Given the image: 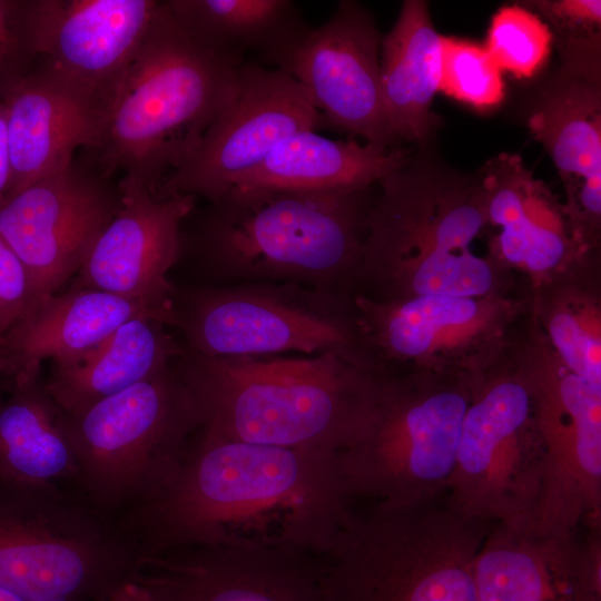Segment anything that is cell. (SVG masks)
<instances>
[{"label": "cell", "mask_w": 601, "mask_h": 601, "mask_svg": "<svg viewBox=\"0 0 601 601\" xmlns=\"http://www.w3.org/2000/svg\"><path fill=\"white\" fill-rule=\"evenodd\" d=\"M107 601H156L150 593L136 581H129L116 590Z\"/></svg>", "instance_id": "cell-37"}, {"label": "cell", "mask_w": 601, "mask_h": 601, "mask_svg": "<svg viewBox=\"0 0 601 601\" xmlns=\"http://www.w3.org/2000/svg\"><path fill=\"white\" fill-rule=\"evenodd\" d=\"M560 52L561 68L540 93L528 125L568 190L601 183L600 36L562 40Z\"/></svg>", "instance_id": "cell-24"}, {"label": "cell", "mask_w": 601, "mask_h": 601, "mask_svg": "<svg viewBox=\"0 0 601 601\" xmlns=\"http://www.w3.org/2000/svg\"><path fill=\"white\" fill-rule=\"evenodd\" d=\"M138 558L116 516L79 490L0 482V587L23 601H107Z\"/></svg>", "instance_id": "cell-8"}, {"label": "cell", "mask_w": 601, "mask_h": 601, "mask_svg": "<svg viewBox=\"0 0 601 601\" xmlns=\"http://www.w3.org/2000/svg\"><path fill=\"white\" fill-rule=\"evenodd\" d=\"M531 308L561 362L601 384V290L595 254L534 286Z\"/></svg>", "instance_id": "cell-29"}, {"label": "cell", "mask_w": 601, "mask_h": 601, "mask_svg": "<svg viewBox=\"0 0 601 601\" xmlns=\"http://www.w3.org/2000/svg\"><path fill=\"white\" fill-rule=\"evenodd\" d=\"M234 101L209 125L155 195L214 201L286 137L325 128L307 91L292 76L256 62L239 66Z\"/></svg>", "instance_id": "cell-15"}, {"label": "cell", "mask_w": 601, "mask_h": 601, "mask_svg": "<svg viewBox=\"0 0 601 601\" xmlns=\"http://www.w3.org/2000/svg\"><path fill=\"white\" fill-rule=\"evenodd\" d=\"M481 180L487 226L497 229L489 256L510 272L524 273L533 287L595 253L563 204L519 155L501 154L490 160Z\"/></svg>", "instance_id": "cell-21"}, {"label": "cell", "mask_w": 601, "mask_h": 601, "mask_svg": "<svg viewBox=\"0 0 601 601\" xmlns=\"http://www.w3.org/2000/svg\"><path fill=\"white\" fill-rule=\"evenodd\" d=\"M525 328L511 332L508 349L529 388L549 450L545 514L577 523L598 515L601 483V384L566 367L532 314Z\"/></svg>", "instance_id": "cell-13"}, {"label": "cell", "mask_w": 601, "mask_h": 601, "mask_svg": "<svg viewBox=\"0 0 601 601\" xmlns=\"http://www.w3.org/2000/svg\"><path fill=\"white\" fill-rule=\"evenodd\" d=\"M79 480L66 413L43 380L6 390L0 395V482L79 490Z\"/></svg>", "instance_id": "cell-28"}, {"label": "cell", "mask_w": 601, "mask_h": 601, "mask_svg": "<svg viewBox=\"0 0 601 601\" xmlns=\"http://www.w3.org/2000/svg\"><path fill=\"white\" fill-rule=\"evenodd\" d=\"M421 146L378 183L353 295L392 300L509 292L510 270L473 250L487 227L481 176L462 174Z\"/></svg>", "instance_id": "cell-3"}, {"label": "cell", "mask_w": 601, "mask_h": 601, "mask_svg": "<svg viewBox=\"0 0 601 601\" xmlns=\"http://www.w3.org/2000/svg\"><path fill=\"white\" fill-rule=\"evenodd\" d=\"M357 322L375 365L388 372L472 373L508 344L523 313L506 293L420 295L380 300L353 295Z\"/></svg>", "instance_id": "cell-12"}, {"label": "cell", "mask_w": 601, "mask_h": 601, "mask_svg": "<svg viewBox=\"0 0 601 601\" xmlns=\"http://www.w3.org/2000/svg\"><path fill=\"white\" fill-rule=\"evenodd\" d=\"M382 37L362 4L343 0L324 23L302 24L263 61L304 87L325 128L394 148L381 90Z\"/></svg>", "instance_id": "cell-16"}, {"label": "cell", "mask_w": 601, "mask_h": 601, "mask_svg": "<svg viewBox=\"0 0 601 601\" xmlns=\"http://www.w3.org/2000/svg\"><path fill=\"white\" fill-rule=\"evenodd\" d=\"M412 151L401 147L331 139L313 130L286 137L231 187L337 191L374 186L403 168Z\"/></svg>", "instance_id": "cell-26"}, {"label": "cell", "mask_w": 601, "mask_h": 601, "mask_svg": "<svg viewBox=\"0 0 601 601\" xmlns=\"http://www.w3.org/2000/svg\"><path fill=\"white\" fill-rule=\"evenodd\" d=\"M121 204L118 181L76 159L0 201V238L26 272L28 308L77 275Z\"/></svg>", "instance_id": "cell-14"}, {"label": "cell", "mask_w": 601, "mask_h": 601, "mask_svg": "<svg viewBox=\"0 0 601 601\" xmlns=\"http://www.w3.org/2000/svg\"><path fill=\"white\" fill-rule=\"evenodd\" d=\"M442 66L441 36L422 0H405L381 42V90L390 135L424 145L436 118L431 111Z\"/></svg>", "instance_id": "cell-27"}, {"label": "cell", "mask_w": 601, "mask_h": 601, "mask_svg": "<svg viewBox=\"0 0 601 601\" xmlns=\"http://www.w3.org/2000/svg\"><path fill=\"white\" fill-rule=\"evenodd\" d=\"M173 312L184 347L201 356L334 352L376 367L351 294L288 283L176 286Z\"/></svg>", "instance_id": "cell-10"}, {"label": "cell", "mask_w": 601, "mask_h": 601, "mask_svg": "<svg viewBox=\"0 0 601 601\" xmlns=\"http://www.w3.org/2000/svg\"><path fill=\"white\" fill-rule=\"evenodd\" d=\"M38 58L37 0H0V101Z\"/></svg>", "instance_id": "cell-33"}, {"label": "cell", "mask_w": 601, "mask_h": 601, "mask_svg": "<svg viewBox=\"0 0 601 601\" xmlns=\"http://www.w3.org/2000/svg\"><path fill=\"white\" fill-rule=\"evenodd\" d=\"M552 42L551 29L536 13L513 4L494 13L484 47L501 71L530 78L548 60Z\"/></svg>", "instance_id": "cell-31"}, {"label": "cell", "mask_w": 601, "mask_h": 601, "mask_svg": "<svg viewBox=\"0 0 601 601\" xmlns=\"http://www.w3.org/2000/svg\"><path fill=\"white\" fill-rule=\"evenodd\" d=\"M2 104L10 155L3 198L68 168L77 148H96L106 121L95 105L39 68L9 90Z\"/></svg>", "instance_id": "cell-23"}, {"label": "cell", "mask_w": 601, "mask_h": 601, "mask_svg": "<svg viewBox=\"0 0 601 601\" xmlns=\"http://www.w3.org/2000/svg\"><path fill=\"white\" fill-rule=\"evenodd\" d=\"M0 601H23L12 592L8 591L7 589L0 587Z\"/></svg>", "instance_id": "cell-38"}, {"label": "cell", "mask_w": 601, "mask_h": 601, "mask_svg": "<svg viewBox=\"0 0 601 601\" xmlns=\"http://www.w3.org/2000/svg\"><path fill=\"white\" fill-rule=\"evenodd\" d=\"M470 402L465 373H384L338 451L356 504H413L446 494Z\"/></svg>", "instance_id": "cell-7"}, {"label": "cell", "mask_w": 601, "mask_h": 601, "mask_svg": "<svg viewBox=\"0 0 601 601\" xmlns=\"http://www.w3.org/2000/svg\"><path fill=\"white\" fill-rule=\"evenodd\" d=\"M490 526L446 494L356 504L321 555L325 601H476L474 563Z\"/></svg>", "instance_id": "cell-6"}, {"label": "cell", "mask_w": 601, "mask_h": 601, "mask_svg": "<svg viewBox=\"0 0 601 601\" xmlns=\"http://www.w3.org/2000/svg\"><path fill=\"white\" fill-rule=\"evenodd\" d=\"M79 490L117 515L156 491L200 430L196 398L174 363L126 390L66 414Z\"/></svg>", "instance_id": "cell-9"}, {"label": "cell", "mask_w": 601, "mask_h": 601, "mask_svg": "<svg viewBox=\"0 0 601 601\" xmlns=\"http://www.w3.org/2000/svg\"><path fill=\"white\" fill-rule=\"evenodd\" d=\"M10 174V155L7 132V118L0 101V201L4 197Z\"/></svg>", "instance_id": "cell-36"}, {"label": "cell", "mask_w": 601, "mask_h": 601, "mask_svg": "<svg viewBox=\"0 0 601 601\" xmlns=\"http://www.w3.org/2000/svg\"><path fill=\"white\" fill-rule=\"evenodd\" d=\"M355 505L338 451L254 444L200 428L171 475L116 518L138 555L184 546L323 555Z\"/></svg>", "instance_id": "cell-1"}, {"label": "cell", "mask_w": 601, "mask_h": 601, "mask_svg": "<svg viewBox=\"0 0 601 601\" xmlns=\"http://www.w3.org/2000/svg\"><path fill=\"white\" fill-rule=\"evenodd\" d=\"M139 316L174 327L173 313L140 300L72 287L49 295L29 307L0 339V380L6 390L37 381L45 361L76 358Z\"/></svg>", "instance_id": "cell-22"}, {"label": "cell", "mask_w": 601, "mask_h": 601, "mask_svg": "<svg viewBox=\"0 0 601 601\" xmlns=\"http://www.w3.org/2000/svg\"><path fill=\"white\" fill-rule=\"evenodd\" d=\"M134 581L156 601H325L321 555L184 546L139 555Z\"/></svg>", "instance_id": "cell-18"}, {"label": "cell", "mask_w": 601, "mask_h": 601, "mask_svg": "<svg viewBox=\"0 0 601 601\" xmlns=\"http://www.w3.org/2000/svg\"><path fill=\"white\" fill-rule=\"evenodd\" d=\"M174 366L196 398L201 430L254 444L331 451L348 442L384 374L334 352L206 357L185 348Z\"/></svg>", "instance_id": "cell-4"}, {"label": "cell", "mask_w": 601, "mask_h": 601, "mask_svg": "<svg viewBox=\"0 0 601 601\" xmlns=\"http://www.w3.org/2000/svg\"><path fill=\"white\" fill-rule=\"evenodd\" d=\"M187 36L199 46L243 60L262 58L305 21L290 0H166Z\"/></svg>", "instance_id": "cell-30"}, {"label": "cell", "mask_w": 601, "mask_h": 601, "mask_svg": "<svg viewBox=\"0 0 601 601\" xmlns=\"http://www.w3.org/2000/svg\"><path fill=\"white\" fill-rule=\"evenodd\" d=\"M161 1L37 0L39 68L106 118Z\"/></svg>", "instance_id": "cell-17"}, {"label": "cell", "mask_w": 601, "mask_h": 601, "mask_svg": "<svg viewBox=\"0 0 601 601\" xmlns=\"http://www.w3.org/2000/svg\"><path fill=\"white\" fill-rule=\"evenodd\" d=\"M166 322L139 316L82 355L50 364L45 387L66 413L78 412L169 367L185 348Z\"/></svg>", "instance_id": "cell-25"}, {"label": "cell", "mask_w": 601, "mask_h": 601, "mask_svg": "<svg viewBox=\"0 0 601 601\" xmlns=\"http://www.w3.org/2000/svg\"><path fill=\"white\" fill-rule=\"evenodd\" d=\"M118 184L121 207L70 287L97 289L173 313L176 285L168 275L178 264L180 226L196 207V197L157 198L149 187L124 176Z\"/></svg>", "instance_id": "cell-19"}, {"label": "cell", "mask_w": 601, "mask_h": 601, "mask_svg": "<svg viewBox=\"0 0 601 601\" xmlns=\"http://www.w3.org/2000/svg\"><path fill=\"white\" fill-rule=\"evenodd\" d=\"M439 90L476 109H491L505 96L502 71L484 46L456 37H441Z\"/></svg>", "instance_id": "cell-32"}, {"label": "cell", "mask_w": 601, "mask_h": 601, "mask_svg": "<svg viewBox=\"0 0 601 601\" xmlns=\"http://www.w3.org/2000/svg\"><path fill=\"white\" fill-rule=\"evenodd\" d=\"M242 63L191 40L161 1L89 161L108 177L120 171L156 193L236 98Z\"/></svg>", "instance_id": "cell-5"}, {"label": "cell", "mask_w": 601, "mask_h": 601, "mask_svg": "<svg viewBox=\"0 0 601 601\" xmlns=\"http://www.w3.org/2000/svg\"><path fill=\"white\" fill-rule=\"evenodd\" d=\"M372 187L292 191L230 187L180 226L179 260L205 286L288 283L353 295Z\"/></svg>", "instance_id": "cell-2"}, {"label": "cell", "mask_w": 601, "mask_h": 601, "mask_svg": "<svg viewBox=\"0 0 601 601\" xmlns=\"http://www.w3.org/2000/svg\"><path fill=\"white\" fill-rule=\"evenodd\" d=\"M599 544L581 552L538 516L493 523L475 558L476 601H601Z\"/></svg>", "instance_id": "cell-20"}, {"label": "cell", "mask_w": 601, "mask_h": 601, "mask_svg": "<svg viewBox=\"0 0 601 601\" xmlns=\"http://www.w3.org/2000/svg\"><path fill=\"white\" fill-rule=\"evenodd\" d=\"M531 6L545 17L562 39L587 38L600 35L601 1L544 0Z\"/></svg>", "instance_id": "cell-34"}, {"label": "cell", "mask_w": 601, "mask_h": 601, "mask_svg": "<svg viewBox=\"0 0 601 601\" xmlns=\"http://www.w3.org/2000/svg\"><path fill=\"white\" fill-rule=\"evenodd\" d=\"M469 377L447 499L461 514L489 524L538 516L549 485V450L508 344Z\"/></svg>", "instance_id": "cell-11"}, {"label": "cell", "mask_w": 601, "mask_h": 601, "mask_svg": "<svg viewBox=\"0 0 601 601\" xmlns=\"http://www.w3.org/2000/svg\"><path fill=\"white\" fill-rule=\"evenodd\" d=\"M30 290L26 272L0 238V339L28 308Z\"/></svg>", "instance_id": "cell-35"}]
</instances>
